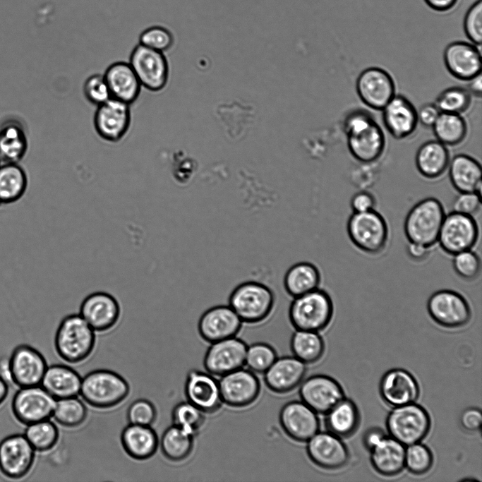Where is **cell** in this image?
Returning a JSON list of instances; mask_svg holds the SVG:
<instances>
[{"label":"cell","mask_w":482,"mask_h":482,"mask_svg":"<svg viewBox=\"0 0 482 482\" xmlns=\"http://www.w3.org/2000/svg\"><path fill=\"white\" fill-rule=\"evenodd\" d=\"M306 452L315 465L325 469L343 467L349 460V452L339 437L328 432H318L307 442Z\"/></svg>","instance_id":"cell-25"},{"label":"cell","mask_w":482,"mask_h":482,"mask_svg":"<svg viewBox=\"0 0 482 482\" xmlns=\"http://www.w3.org/2000/svg\"><path fill=\"white\" fill-rule=\"evenodd\" d=\"M122 447L126 454L136 460H145L156 452L159 439L149 426L129 423L121 434Z\"/></svg>","instance_id":"cell-31"},{"label":"cell","mask_w":482,"mask_h":482,"mask_svg":"<svg viewBox=\"0 0 482 482\" xmlns=\"http://www.w3.org/2000/svg\"></svg>","instance_id":"cell-63"},{"label":"cell","mask_w":482,"mask_h":482,"mask_svg":"<svg viewBox=\"0 0 482 482\" xmlns=\"http://www.w3.org/2000/svg\"><path fill=\"white\" fill-rule=\"evenodd\" d=\"M449 178L452 186L459 193L477 192L481 190V167L474 157L459 154L450 161Z\"/></svg>","instance_id":"cell-32"},{"label":"cell","mask_w":482,"mask_h":482,"mask_svg":"<svg viewBox=\"0 0 482 482\" xmlns=\"http://www.w3.org/2000/svg\"><path fill=\"white\" fill-rule=\"evenodd\" d=\"M157 409L149 400L139 399L129 406L127 418L129 423L151 426L157 418Z\"/></svg>","instance_id":"cell-50"},{"label":"cell","mask_w":482,"mask_h":482,"mask_svg":"<svg viewBox=\"0 0 482 482\" xmlns=\"http://www.w3.org/2000/svg\"><path fill=\"white\" fill-rule=\"evenodd\" d=\"M142 87L158 92L166 86L169 79V64L163 52L140 44L132 51L128 62Z\"/></svg>","instance_id":"cell-11"},{"label":"cell","mask_w":482,"mask_h":482,"mask_svg":"<svg viewBox=\"0 0 482 482\" xmlns=\"http://www.w3.org/2000/svg\"><path fill=\"white\" fill-rule=\"evenodd\" d=\"M104 76L112 98L131 104L140 95L142 85L129 63L112 64Z\"/></svg>","instance_id":"cell-29"},{"label":"cell","mask_w":482,"mask_h":482,"mask_svg":"<svg viewBox=\"0 0 482 482\" xmlns=\"http://www.w3.org/2000/svg\"><path fill=\"white\" fill-rule=\"evenodd\" d=\"M382 111L383 124L394 138L404 139L416 131L418 123L417 110L406 97L395 95Z\"/></svg>","instance_id":"cell-26"},{"label":"cell","mask_w":482,"mask_h":482,"mask_svg":"<svg viewBox=\"0 0 482 482\" xmlns=\"http://www.w3.org/2000/svg\"><path fill=\"white\" fill-rule=\"evenodd\" d=\"M356 92L362 102L375 110H382L396 95L392 76L380 67H369L361 72L356 82Z\"/></svg>","instance_id":"cell-13"},{"label":"cell","mask_w":482,"mask_h":482,"mask_svg":"<svg viewBox=\"0 0 482 482\" xmlns=\"http://www.w3.org/2000/svg\"><path fill=\"white\" fill-rule=\"evenodd\" d=\"M450 161V152L447 146L438 140L423 143L415 157L418 172L428 179H435L441 176L447 169Z\"/></svg>","instance_id":"cell-34"},{"label":"cell","mask_w":482,"mask_h":482,"mask_svg":"<svg viewBox=\"0 0 482 482\" xmlns=\"http://www.w3.org/2000/svg\"><path fill=\"white\" fill-rule=\"evenodd\" d=\"M427 311L439 325L447 328L464 326L471 318V306L461 294L441 289L432 294L427 301Z\"/></svg>","instance_id":"cell-9"},{"label":"cell","mask_w":482,"mask_h":482,"mask_svg":"<svg viewBox=\"0 0 482 482\" xmlns=\"http://www.w3.org/2000/svg\"><path fill=\"white\" fill-rule=\"evenodd\" d=\"M463 28L466 37L475 45L481 46L482 41V1L474 2L466 11Z\"/></svg>","instance_id":"cell-49"},{"label":"cell","mask_w":482,"mask_h":482,"mask_svg":"<svg viewBox=\"0 0 482 482\" xmlns=\"http://www.w3.org/2000/svg\"><path fill=\"white\" fill-rule=\"evenodd\" d=\"M9 392V386L7 380L0 375V406L6 399Z\"/></svg>","instance_id":"cell-61"},{"label":"cell","mask_w":482,"mask_h":482,"mask_svg":"<svg viewBox=\"0 0 482 482\" xmlns=\"http://www.w3.org/2000/svg\"><path fill=\"white\" fill-rule=\"evenodd\" d=\"M276 359V351L270 345L255 343L247 347L245 365L253 372L265 373Z\"/></svg>","instance_id":"cell-46"},{"label":"cell","mask_w":482,"mask_h":482,"mask_svg":"<svg viewBox=\"0 0 482 482\" xmlns=\"http://www.w3.org/2000/svg\"><path fill=\"white\" fill-rule=\"evenodd\" d=\"M347 234L353 244L369 255H378L385 251L389 229L385 218L375 210L353 212L347 223Z\"/></svg>","instance_id":"cell-7"},{"label":"cell","mask_w":482,"mask_h":482,"mask_svg":"<svg viewBox=\"0 0 482 482\" xmlns=\"http://www.w3.org/2000/svg\"><path fill=\"white\" fill-rule=\"evenodd\" d=\"M325 424L328 430L338 437L351 435L357 428L359 414L355 404L343 399L327 414Z\"/></svg>","instance_id":"cell-36"},{"label":"cell","mask_w":482,"mask_h":482,"mask_svg":"<svg viewBox=\"0 0 482 482\" xmlns=\"http://www.w3.org/2000/svg\"><path fill=\"white\" fill-rule=\"evenodd\" d=\"M440 112L461 114L471 104V94L462 87H450L442 91L434 103Z\"/></svg>","instance_id":"cell-45"},{"label":"cell","mask_w":482,"mask_h":482,"mask_svg":"<svg viewBox=\"0 0 482 482\" xmlns=\"http://www.w3.org/2000/svg\"><path fill=\"white\" fill-rule=\"evenodd\" d=\"M129 392V384L121 375L111 370L97 369L82 378L79 394L92 407L109 409L121 403Z\"/></svg>","instance_id":"cell-5"},{"label":"cell","mask_w":482,"mask_h":482,"mask_svg":"<svg viewBox=\"0 0 482 482\" xmlns=\"http://www.w3.org/2000/svg\"><path fill=\"white\" fill-rule=\"evenodd\" d=\"M187 401L205 414H213L222 406L219 381L213 375L197 370L188 372L185 383Z\"/></svg>","instance_id":"cell-24"},{"label":"cell","mask_w":482,"mask_h":482,"mask_svg":"<svg viewBox=\"0 0 482 482\" xmlns=\"http://www.w3.org/2000/svg\"><path fill=\"white\" fill-rule=\"evenodd\" d=\"M458 0H424L425 3L433 11L446 12L456 5Z\"/></svg>","instance_id":"cell-59"},{"label":"cell","mask_w":482,"mask_h":482,"mask_svg":"<svg viewBox=\"0 0 482 482\" xmlns=\"http://www.w3.org/2000/svg\"><path fill=\"white\" fill-rule=\"evenodd\" d=\"M436 140L446 146H454L464 141L467 135V123L461 114L440 112L432 126Z\"/></svg>","instance_id":"cell-41"},{"label":"cell","mask_w":482,"mask_h":482,"mask_svg":"<svg viewBox=\"0 0 482 482\" xmlns=\"http://www.w3.org/2000/svg\"><path fill=\"white\" fill-rule=\"evenodd\" d=\"M443 60L448 72L455 78L469 81L481 73V46L455 41L445 49Z\"/></svg>","instance_id":"cell-23"},{"label":"cell","mask_w":482,"mask_h":482,"mask_svg":"<svg viewBox=\"0 0 482 482\" xmlns=\"http://www.w3.org/2000/svg\"><path fill=\"white\" fill-rule=\"evenodd\" d=\"M228 304L243 323L266 320L276 307V296L267 285L253 280L238 284L229 296Z\"/></svg>","instance_id":"cell-2"},{"label":"cell","mask_w":482,"mask_h":482,"mask_svg":"<svg viewBox=\"0 0 482 482\" xmlns=\"http://www.w3.org/2000/svg\"><path fill=\"white\" fill-rule=\"evenodd\" d=\"M440 112L435 104H425L417 110L418 123L426 127H431L436 121Z\"/></svg>","instance_id":"cell-56"},{"label":"cell","mask_w":482,"mask_h":482,"mask_svg":"<svg viewBox=\"0 0 482 482\" xmlns=\"http://www.w3.org/2000/svg\"><path fill=\"white\" fill-rule=\"evenodd\" d=\"M193 438L174 424L169 426L163 432L159 440L162 454L171 462L185 460L193 451Z\"/></svg>","instance_id":"cell-37"},{"label":"cell","mask_w":482,"mask_h":482,"mask_svg":"<svg viewBox=\"0 0 482 482\" xmlns=\"http://www.w3.org/2000/svg\"><path fill=\"white\" fill-rule=\"evenodd\" d=\"M173 42L171 33L162 27L147 28L140 37V44L163 53L170 49Z\"/></svg>","instance_id":"cell-52"},{"label":"cell","mask_w":482,"mask_h":482,"mask_svg":"<svg viewBox=\"0 0 482 482\" xmlns=\"http://www.w3.org/2000/svg\"><path fill=\"white\" fill-rule=\"evenodd\" d=\"M95 332L80 314L66 315L59 323L55 334L56 353L70 363L83 361L94 349Z\"/></svg>","instance_id":"cell-3"},{"label":"cell","mask_w":482,"mask_h":482,"mask_svg":"<svg viewBox=\"0 0 482 482\" xmlns=\"http://www.w3.org/2000/svg\"><path fill=\"white\" fill-rule=\"evenodd\" d=\"M300 385L301 401L317 414H326L344 397L340 385L325 375L310 376Z\"/></svg>","instance_id":"cell-19"},{"label":"cell","mask_w":482,"mask_h":482,"mask_svg":"<svg viewBox=\"0 0 482 482\" xmlns=\"http://www.w3.org/2000/svg\"><path fill=\"white\" fill-rule=\"evenodd\" d=\"M307 368L306 363L295 356L277 358L265 373L264 380L267 387L279 394L287 393L303 380Z\"/></svg>","instance_id":"cell-27"},{"label":"cell","mask_w":482,"mask_h":482,"mask_svg":"<svg viewBox=\"0 0 482 482\" xmlns=\"http://www.w3.org/2000/svg\"><path fill=\"white\" fill-rule=\"evenodd\" d=\"M445 216L438 199L429 197L418 201L404 219V231L408 241L431 248L438 241Z\"/></svg>","instance_id":"cell-6"},{"label":"cell","mask_w":482,"mask_h":482,"mask_svg":"<svg viewBox=\"0 0 482 482\" xmlns=\"http://www.w3.org/2000/svg\"><path fill=\"white\" fill-rule=\"evenodd\" d=\"M409 257L414 261H423L429 255L430 248L421 244L409 242L406 247Z\"/></svg>","instance_id":"cell-57"},{"label":"cell","mask_w":482,"mask_h":482,"mask_svg":"<svg viewBox=\"0 0 482 482\" xmlns=\"http://www.w3.org/2000/svg\"><path fill=\"white\" fill-rule=\"evenodd\" d=\"M289 319L295 330L319 332L330 323L334 314L333 301L328 292L320 287L292 299Z\"/></svg>","instance_id":"cell-4"},{"label":"cell","mask_w":482,"mask_h":482,"mask_svg":"<svg viewBox=\"0 0 482 482\" xmlns=\"http://www.w3.org/2000/svg\"><path fill=\"white\" fill-rule=\"evenodd\" d=\"M1 205V201H0V205Z\"/></svg>","instance_id":"cell-62"},{"label":"cell","mask_w":482,"mask_h":482,"mask_svg":"<svg viewBox=\"0 0 482 482\" xmlns=\"http://www.w3.org/2000/svg\"><path fill=\"white\" fill-rule=\"evenodd\" d=\"M79 314L95 332H105L118 323L121 307L116 298L110 294L95 291L83 300Z\"/></svg>","instance_id":"cell-22"},{"label":"cell","mask_w":482,"mask_h":482,"mask_svg":"<svg viewBox=\"0 0 482 482\" xmlns=\"http://www.w3.org/2000/svg\"><path fill=\"white\" fill-rule=\"evenodd\" d=\"M468 90L471 94L478 97H481L482 93V78L481 73L477 75L468 81Z\"/></svg>","instance_id":"cell-60"},{"label":"cell","mask_w":482,"mask_h":482,"mask_svg":"<svg viewBox=\"0 0 482 482\" xmlns=\"http://www.w3.org/2000/svg\"><path fill=\"white\" fill-rule=\"evenodd\" d=\"M478 238V227L474 217L451 212L445 215L438 243L447 254L454 255L472 249Z\"/></svg>","instance_id":"cell-10"},{"label":"cell","mask_w":482,"mask_h":482,"mask_svg":"<svg viewBox=\"0 0 482 482\" xmlns=\"http://www.w3.org/2000/svg\"><path fill=\"white\" fill-rule=\"evenodd\" d=\"M28 179L23 169L16 163H4L0 165V201L12 203L18 200L25 193Z\"/></svg>","instance_id":"cell-40"},{"label":"cell","mask_w":482,"mask_h":482,"mask_svg":"<svg viewBox=\"0 0 482 482\" xmlns=\"http://www.w3.org/2000/svg\"><path fill=\"white\" fill-rule=\"evenodd\" d=\"M452 267L459 277L466 281H472L481 272V259L471 249L466 250L453 255Z\"/></svg>","instance_id":"cell-48"},{"label":"cell","mask_w":482,"mask_h":482,"mask_svg":"<svg viewBox=\"0 0 482 482\" xmlns=\"http://www.w3.org/2000/svg\"><path fill=\"white\" fill-rule=\"evenodd\" d=\"M83 90L87 100L96 106L112 98L104 75L93 74L89 76L83 84Z\"/></svg>","instance_id":"cell-51"},{"label":"cell","mask_w":482,"mask_h":482,"mask_svg":"<svg viewBox=\"0 0 482 482\" xmlns=\"http://www.w3.org/2000/svg\"><path fill=\"white\" fill-rule=\"evenodd\" d=\"M47 368L44 356L28 344L15 347L8 359L9 379L19 387L40 385Z\"/></svg>","instance_id":"cell-14"},{"label":"cell","mask_w":482,"mask_h":482,"mask_svg":"<svg viewBox=\"0 0 482 482\" xmlns=\"http://www.w3.org/2000/svg\"><path fill=\"white\" fill-rule=\"evenodd\" d=\"M24 435L35 450L46 452L56 445L59 433L56 425L47 419L27 426Z\"/></svg>","instance_id":"cell-43"},{"label":"cell","mask_w":482,"mask_h":482,"mask_svg":"<svg viewBox=\"0 0 482 482\" xmlns=\"http://www.w3.org/2000/svg\"><path fill=\"white\" fill-rule=\"evenodd\" d=\"M131 122L130 104L114 98L98 105L93 119L98 135L112 143L119 142L125 136Z\"/></svg>","instance_id":"cell-16"},{"label":"cell","mask_w":482,"mask_h":482,"mask_svg":"<svg viewBox=\"0 0 482 482\" xmlns=\"http://www.w3.org/2000/svg\"><path fill=\"white\" fill-rule=\"evenodd\" d=\"M376 201L370 192L361 191L353 195L350 206L353 212L360 213L375 210Z\"/></svg>","instance_id":"cell-54"},{"label":"cell","mask_w":482,"mask_h":482,"mask_svg":"<svg viewBox=\"0 0 482 482\" xmlns=\"http://www.w3.org/2000/svg\"><path fill=\"white\" fill-rule=\"evenodd\" d=\"M204 412L191 402L177 404L171 412L173 424L195 436L205 422Z\"/></svg>","instance_id":"cell-44"},{"label":"cell","mask_w":482,"mask_h":482,"mask_svg":"<svg viewBox=\"0 0 482 482\" xmlns=\"http://www.w3.org/2000/svg\"><path fill=\"white\" fill-rule=\"evenodd\" d=\"M432 464L433 454L424 445L417 442L406 449L404 465L411 473L423 474L430 470Z\"/></svg>","instance_id":"cell-47"},{"label":"cell","mask_w":482,"mask_h":482,"mask_svg":"<svg viewBox=\"0 0 482 482\" xmlns=\"http://www.w3.org/2000/svg\"><path fill=\"white\" fill-rule=\"evenodd\" d=\"M482 422L481 412L476 408L464 410L460 416V424L466 431L475 432L481 428Z\"/></svg>","instance_id":"cell-55"},{"label":"cell","mask_w":482,"mask_h":482,"mask_svg":"<svg viewBox=\"0 0 482 482\" xmlns=\"http://www.w3.org/2000/svg\"><path fill=\"white\" fill-rule=\"evenodd\" d=\"M294 356L306 364L319 361L325 351V343L318 332L296 330L291 339Z\"/></svg>","instance_id":"cell-38"},{"label":"cell","mask_w":482,"mask_h":482,"mask_svg":"<svg viewBox=\"0 0 482 482\" xmlns=\"http://www.w3.org/2000/svg\"><path fill=\"white\" fill-rule=\"evenodd\" d=\"M344 131L349 151L357 161L372 163L384 152L385 133L368 111L358 109L350 112L344 121Z\"/></svg>","instance_id":"cell-1"},{"label":"cell","mask_w":482,"mask_h":482,"mask_svg":"<svg viewBox=\"0 0 482 482\" xmlns=\"http://www.w3.org/2000/svg\"><path fill=\"white\" fill-rule=\"evenodd\" d=\"M242 324L229 304L217 305L208 308L201 315L198 330L204 340L212 343L236 337Z\"/></svg>","instance_id":"cell-20"},{"label":"cell","mask_w":482,"mask_h":482,"mask_svg":"<svg viewBox=\"0 0 482 482\" xmlns=\"http://www.w3.org/2000/svg\"><path fill=\"white\" fill-rule=\"evenodd\" d=\"M219 390L223 403L234 408H242L253 404L258 397L260 385L251 370L241 368L221 376Z\"/></svg>","instance_id":"cell-18"},{"label":"cell","mask_w":482,"mask_h":482,"mask_svg":"<svg viewBox=\"0 0 482 482\" xmlns=\"http://www.w3.org/2000/svg\"><path fill=\"white\" fill-rule=\"evenodd\" d=\"M82 378L73 368L64 364L47 366L41 386L54 399L77 397L80 394Z\"/></svg>","instance_id":"cell-30"},{"label":"cell","mask_w":482,"mask_h":482,"mask_svg":"<svg viewBox=\"0 0 482 482\" xmlns=\"http://www.w3.org/2000/svg\"><path fill=\"white\" fill-rule=\"evenodd\" d=\"M386 426L392 438L409 446L426 436L430 420L427 411L414 402L395 406L387 417Z\"/></svg>","instance_id":"cell-8"},{"label":"cell","mask_w":482,"mask_h":482,"mask_svg":"<svg viewBox=\"0 0 482 482\" xmlns=\"http://www.w3.org/2000/svg\"><path fill=\"white\" fill-rule=\"evenodd\" d=\"M87 414L84 403L77 397H72L56 399L52 417L64 427L74 428L85 421Z\"/></svg>","instance_id":"cell-42"},{"label":"cell","mask_w":482,"mask_h":482,"mask_svg":"<svg viewBox=\"0 0 482 482\" xmlns=\"http://www.w3.org/2000/svg\"><path fill=\"white\" fill-rule=\"evenodd\" d=\"M321 273L313 263L299 262L286 272L283 286L286 293L292 299L307 294L320 287Z\"/></svg>","instance_id":"cell-35"},{"label":"cell","mask_w":482,"mask_h":482,"mask_svg":"<svg viewBox=\"0 0 482 482\" xmlns=\"http://www.w3.org/2000/svg\"><path fill=\"white\" fill-rule=\"evenodd\" d=\"M279 419L285 433L299 442H306L319 431L317 413L302 401H291L284 404Z\"/></svg>","instance_id":"cell-21"},{"label":"cell","mask_w":482,"mask_h":482,"mask_svg":"<svg viewBox=\"0 0 482 482\" xmlns=\"http://www.w3.org/2000/svg\"><path fill=\"white\" fill-rule=\"evenodd\" d=\"M405 447L403 444L385 436L370 451V462L379 474L392 476L398 474L405 466Z\"/></svg>","instance_id":"cell-33"},{"label":"cell","mask_w":482,"mask_h":482,"mask_svg":"<svg viewBox=\"0 0 482 482\" xmlns=\"http://www.w3.org/2000/svg\"><path fill=\"white\" fill-rule=\"evenodd\" d=\"M246 344L233 337L211 343L204 357V367L213 375L222 376L245 365Z\"/></svg>","instance_id":"cell-17"},{"label":"cell","mask_w":482,"mask_h":482,"mask_svg":"<svg viewBox=\"0 0 482 482\" xmlns=\"http://www.w3.org/2000/svg\"><path fill=\"white\" fill-rule=\"evenodd\" d=\"M56 401L42 386L20 387L13 395L11 409L18 421L28 426L49 419Z\"/></svg>","instance_id":"cell-12"},{"label":"cell","mask_w":482,"mask_h":482,"mask_svg":"<svg viewBox=\"0 0 482 482\" xmlns=\"http://www.w3.org/2000/svg\"><path fill=\"white\" fill-rule=\"evenodd\" d=\"M28 147L25 132L19 124L10 122L0 130V162L16 163Z\"/></svg>","instance_id":"cell-39"},{"label":"cell","mask_w":482,"mask_h":482,"mask_svg":"<svg viewBox=\"0 0 482 482\" xmlns=\"http://www.w3.org/2000/svg\"><path fill=\"white\" fill-rule=\"evenodd\" d=\"M385 437V435L384 434L382 430L373 428L366 433L363 437V442L367 449L370 450L375 445H377Z\"/></svg>","instance_id":"cell-58"},{"label":"cell","mask_w":482,"mask_h":482,"mask_svg":"<svg viewBox=\"0 0 482 482\" xmlns=\"http://www.w3.org/2000/svg\"><path fill=\"white\" fill-rule=\"evenodd\" d=\"M380 394L385 403L395 407L415 402L419 395V387L409 372L393 369L382 378Z\"/></svg>","instance_id":"cell-28"},{"label":"cell","mask_w":482,"mask_h":482,"mask_svg":"<svg viewBox=\"0 0 482 482\" xmlns=\"http://www.w3.org/2000/svg\"><path fill=\"white\" fill-rule=\"evenodd\" d=\"M481 206V193L477 192L459 193L452 203V212L471 217L479 212Z\"/></svg>","instance_id":"cell-53"},{"label":"cell","mask_w":482,"mask_h":482,"mask_svg":"<svg viewBox=\"0 0 482 482\" xmlns=\"http://www.w3.org/2000/svg\"><path fill=\"white\" fill-rule=\"evenodd\" d=\"M35 451L24 434L4 438L0 442V471L11 479L25 477L33 466Z\"/></svg>","instance_id":"cell-15"}]
</instances>
